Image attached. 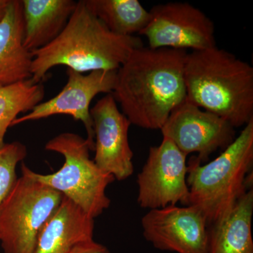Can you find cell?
Here are the masks:
<instances>
[{
    "mask_svg": "<svg viewBox=\"0 0 253 253\" xmlns=\"http://www.w3.org/2000/svg\"><path fill=\"white\" fill-rule=\"evenodd\" d=\"M32 61L23 44L22 2L11 0L0 21V85L31 79Z\"/></svg>",
    "mask_w": 253,
    "mask_h": 253,
    "instance_id": "obj_15",
    "label": "cell"
},
{
    "mask_svg": "<svg viewBox=\"0 0 253 253\" xmlns=\"http://www.w3.org/2000/svg\"><path fill=\"white\" fill-rule=\"evenodd\" d=\"M67 75V83L59 94L48 101L40 103L27 114L16 118L11 126L56 115H67L83 123L87 134L86 140L94 149L90 114L91 101L101 93L112 94L117 71H95L84 74L68 69Z\"/></svg>",
    "mask_w": 253,
    "mask_h": 253,
    "instance_id": "obj_10",
    "label": "cell"
},
{
    "mask_svg": "<svg viewBox=\"0 0 253 253\" xmlns=\"http://www.w3.org/2000/svg\"><path fill=\"white\" fill-rule=\"evenodd\" d=\"M44 96L42 83L31 79L0 85V149L9 126L20 113L31 111L42 102Z\"/></svg>",
    "mask_w": 253,
    "mask_h": 253,
    "instance_id": "obj_18",
    "label": "cell"
},
{
    "mask_svg": "<svg viewBox=\"0 0 253 253\" xmlns=\"http://www.w3.org/2000/svg\"><path fill=\"white\" fill-rule=\"evenodd\" d=\"M45 150L64 158L59 170L39 174L22 163L21 172L59 191L93 219L109 208L111 200L106 190L116 179L90 159L89 151L94 149L86 139L76 133H61L46 143Z\"/></svg>",
    "mask_w": 253,
    "mask_h": 253,
    "instance_id": "obj_5",
    "label": "cell"
},
{
    "mask_svg": "<svg viewBox=\"0 0 253 253\" xmlns=\"http://www.w3.org/2000/svg\"><path fill=\"white\" fill-rule=\"evenodd\" d=\"M161 130L186 156L198 154L201 163L236 139L235 128L227 121L186 99L171 113Z\"/></svg>",
    "mask_w": 253,
    "mask_h": 253,
    "instance_id": "obj_9",
    "label": "cell"
},
{
    "mask_svg": "<svg viewBox=\"0 0 253 253\" xmlns=\"http://www.w3.org/2000/svg\"><path fill=\"white\" fill-rule=\"evenodd\" d=\"M141 36L149 47L201 51L217 46L214 25L199 8L188 2H168L154 6Z\"/></svg>",
    "mask_w": 253,
    "mask_h": 253,
    "instance_id": "obj_7",
    "label": "cell"
},
{
    "mask_svg": "<svg viewBox=\"0 0 253 253\" xmlns=\"http://www.w3.org/2000/svg\"><path fill=\"white\" fill-rule=\"evenodd\" d=\"M59 191L22 173L0 206L4 253H33L42 229L59 208Z\"/></svg>",
    "mask_w": 253,
    "mask_h": 253,
    "instance_id": "obj_6",
    "label": "cell"
},
{
    "mask_svg": "<svg viewBox=\"0 0 253 253\" xmlns=\"http://www.w3.org/2000/svg\"><path fill=\"white\" fill-rule=\"evenodd\" d=\"M187 166L186 206L199 210L208 226L222 220L253 189V119L215 159L203 166L192 156Z\"/></svg>",
    "mask_w": 253,
    "mask_h": 253,
    "instance_id": "obj_4",
    "label": "cell"
},
{
    "mask_svg": "<svg viewBox=\"0 0 253 253\" xmlns=\"http://www.w3.org/2000/svg\"><path fill=\"white\" fill-rule=\"evenodd\" d=\"M143 236L160 251L208 253V225L192 206H169L150 210L141 219Z\"/></svg>",
    "mask_w": 253,
    "mask_h": 253,
    "instance_id": "obj_11",
    "label": "cell"
},
{
    "mask_svg": "<svg viewBox=\"0 0 253 253\" xmlns=\"http://www.w3.org/2000/svg\"><path fill=\"white\" fill-rule=\"evenodd\" d=\"M186 50L142 46L117 71L112 95L131 125L161 129L186 99Z\"/></svg>",
    "mask_w": 253,
    "mask_h": 253,
    "instance_id": "obj_1",
    "label": "cell"
},
{
    "mask_svg": "<svg viewBox=\"0 0 253 253\" xmlns=\"http://www.w3.org/2000/svg\"><path fill=\"white\" fill-rule=\"evenodd\" d=\"M26 156V146L19 141L5 143L0 149V206L17 180L16 167Z\"/></svg>",
    "mask_w": 253,
    "mask_h": 253,
    "instance_id": "obj_19",
    "label": "cell"
},
{
    "mask_svg": "<svg viewBox=\"0 0 253 253\" xmlns=\"http://www.w3.org/2000/svg\"><path fill=\"white\" fill-rule=\"evenodd\" d=\"M11 0H0V21L4 18Z\"/></svg>",
    "mask_w": 253,
    "mask_h": 253,
    "instance_id": "obj_21",
    "label": "cell"
},
{
    "mask_svg": "<svg viewBox=\"0 0 253 253\" xmlns=\"http://www.w3.org/2000/svg\"><path fill=\"white\" fill-rule=\"evenodd\" d=\"M67 253H111V252L104 245L99 244L93 239L76 245Z\"/></svg>",
    "mask_w": 253,
    "mask_h": 253,
    "instance_id": "obj_20",
    "label": "cell"
},
{
    "mask_svg": "<svg viewBox=\"0 0 253 253\" xmlns=\"http://www.w3.org/2000/svg\"><path fill=\"white\" fill-rule=\"evenodd\" d=\"M253 215L252 189L224 219L210 226L208 253H253Z\"/></svg>",
    "mask_w": 253,
    "mask_h": 253,
    "instance_id": "obj_16",
    "label": "cell"
},
{
    "mask_svg": "<svg viewBox=\"0 0 253 253\" xmlns=\"http://www.w3.org/2000/svg\"><path fill=\"white\" fill-rule=\"evenodd\" d=\"M94 130L95 156L100 169L123 181L134 172L133 154L129 146L131 123L120 111L112 94L99 99L90 110Z\"/></svg>",
    "mask_w": 253,
    "mask_h": 253,
    "instance_id": "obj_12",
    "label": "cell"
},
{
    "mask_svg": "<svg viewBox=\"0 0 253 253\" xmlns=\"http://www.w3.org/2000/svg\"><path fill=\"white\" fill-rule=\"evenodd\" d=\"M142 46L139 38L110 31L81 0L61 34L31 52V80L42 83L50 70L59 66L81 73L118 71L131 53Z\"/></svg>",
    "mask_w": 253,
    "mask_h": 253,
    "instance_id": "obj_2",
    "label": "cell"
},
{
    "mask_svg": "<svg viewBox=\"0 0 253 253\" xmlns=\"http://www.w3.org/2000/svg\"><path fill=\"white\" fill-rule=\"evenodd\" d=\"M23 44L33 52L61 34L76 9L73 0H22Z\"/></svg>",
    "mask_w": 253,
    "mask_h": 253,
    "instance_id": "obj_14",
    "label": "cell"
},
{
    "mask_svg": "<svg viewBox=\"0 0 253 253\" xmlns=\"http://www.w3.org/2000/svg\"><path fill=\"white\" fill-rule=\"evenodd\" d=\"M186 100L234 128L253 119V68L217 46L192 51L184 64Z\"/></svg>",
    "mask_w": 253,
    "mask_h": 253,
    "instance_id": "obj_3",
    "label": "cell"
},
{
    "mask_svg": "<svg viewBox=\"0 0 253 253\" xmlns=\"http://www.w3.org/2000/svg\"><path fill=\"white\" fill-rule=\"evenodd\" d=\"M94 219L63 196L42 229L33 253H67L76 245L94 239Z\"/></svg>",
    "mask_w": 253,
    "mask_h": 253,
    "instance_id": "obj_13",
    "label": "cell"
},
{
    "mask_svg": "<svg viewBox=\"0 0 253 253\" xmlns=\"http://www.w3.org/2000/svg\"><path fill=\"white\" fill-rule=\"evenodd\" d=\"M186 158L166 137L159 146L150 148L147 160L137 175V202L141 208L150 211L176 206L178 203L186 206L189 196Z\"/></svg>",
    "mask_w": 253,
    "mask_h": 253,
    "instance_id": "obj_8",
    "label": "cell"
},
{
    "mask_svg": "<svg viewBox=\"0 0 253 253\" xmlns=\"http://www.w3.org/2000/svg\"><path fill=\"white\" fill-rule=\"evenodd\" d=\"M108 29L121 36H134L146 28L150 13L139 0H84Z\"/></svg>",
    "mask_w": 253,
    "mask_h": 253,
    "instance_id": "obj_17",
    "label": "cell"
}]
</instances>
